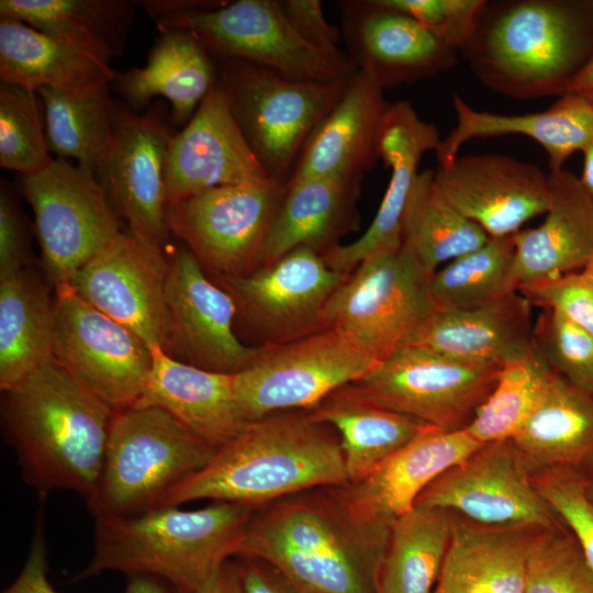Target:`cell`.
<instances>
[{"mask_svg":"<svg viewBox=\"0 0 593 593\" xmlns=\"http://www.w3.org/2000/svg\"><path fill=\"white\" fill-rule=\"evenodd\" d=\"M391 527L351 516L332 488L256 507L237 555L314 593H376Z\"/></svg>","mask_w":593,"mask_h":593,"instance_id":"obj_1","label":"cell"},{"mask_svg":"<svg viewBox=\"0 0 593 593\" xmlns=\"http://www.w3.org/2000/svg\"><path fill=\"white\" fill-rule=\"evenodd\" d=\"M114 414L55 358L2 392L4 438L42 499L55 490L90 495Z\"/></svg>","mask_w":593,"mask_h":593,"instance_id":"obj_2","label":"cell"},{"mask_svg":"<svg viewBox=\"0 0 593 593\" xmlns=\"http://www.w3.org/2000/svg\"><path fill=\"white\" fill-rule=\"evenodd\" d=\"M459 53L499 94L561 97L593 61V0H488Z\"/></svg>","mask_w":593,"mask_h":593,"instance_id":"obj_3","label":"cell"},{"mask_svg":"<svg viewBox=\"0 0 593 593\" xmlns=\"http://www.w3.org/2000/svg\"><path fill=\"white\" fill-rule=\"evenodd\" d=\"M347 483L336 432L310 411H284L249 422L157 507L204 499L259 507L307 490Z\"/></svg>","mask_w":593,"mask_h":593,"instance_id":"obj_4","label":"cell"},{"mask_svg":"<svg viewBox=\"0 0 593 593\" xmlns=\"http://www.w3.org/2000/svg\"><path fill=\"white\" fill-rule=\"evenodd\" d=\"M256 507L214 502L183 511L159 506L122 517L97 518L93 553L74 581L118 571L160 577L194 593L238 547Z\"/></svg>","mask_w":593,"mask_h":593,"instance_id":"obj_5","label":"cell"},{"mask_svg":"<svg viewBox=\"0 0 593 593\" xmlns=\"http://www.w3.org/2000/svg\"><path fill=\"white\" fill-rule=\"evenodd\" d=\"M217 448L161 409L115 412L99 479L85 500L87 508L97 519L157 507L169 491L203 469Z\"/></svg>","mask_w":593,"mask_h":593,"instance_id":"obj_6","label":"cell"},{"mask_svg":"<svg viewBox=\"0 0 593 593\" xmlns=\"http://www.w3.org/2000/svg\"><path fill=\"white\" fill-rule=\"evenodd\" d=\"M212 57L250 149L272 179L287 183L309 137L350 79L295 81L243 59Z\"/></svg>","mask_w":593,"mask_h":593,"instance_id":"obj_7","label":"cell"},{"mask_svg":"<svg viewBox=\"0 0 593 593\" xmlns=\"http://www.w3.org/2000/svg\"><path fill=\"white\" fill-rule=\"evenodd\" d=\"M378 362L349 335L326 327L260 346L254 362L233 374L235 400L247 423L277 412L312 411Z\"/></svg>","mask_w":593,"mask_h":593,"instance_id":"obj_8","label":"cell"},{"mask_svg":"<svg viewBox=\"0 0 593 593\" xmlns=\"http://www.w3.org/2000/svg\"><path fill=\"white\" fill-rule=\"evenodd\" d=\"M430 273L405 245L360 262L331 295L325 327L349 335L377 361L403 347L435 311Z\"/></svg>","mask_w":593,"mask_h":593,"instance_id":"obj_9","label":"cell"},{"mask_svg":"<svg viewBox=\"0 0 593 593\" xmlns=\"http://www.w3.org/2000/svg\"><path fill=\"white\" fill-rule=\"evenodd\" d=\"M32 206L42 266L51 287L71 277L122 231L93 169L57 158L40 172L21 176Z\"/></svg>","mask_w":593,"mask_h":593,"instance_id":"obj_10","label":"cell"},{"mask_svg":"<svg viewBox=\"0 0 593 593\" xmlns=\"http://www.w3.org/2000/svg\"><path fill=\"white\" fill-rule=\"evenodd\" d=\"M500 370L403 346L348 388L362 400L424 426L457 432L470 425Z\"/></svg>","mask_w":593,"mask_h":593,"instance_id":"obj_11","label":"cell"},{"mask_svg":"<svg viewBox=\"0 0 593 593\" xmlns=\"http://www.w3.org/2000/svg\"><path fill=\"white\" fill-rule=\"evenodd\" d=\"M160 32L192 33L211 56L243 59L295 81H348L355 67L329 59L305 43L277 0L227 1L224 5L155 21Z\"/></svg>","mask_w":593,"mask_h":593,"instance_id":"obj_12","label":"cell"},{"mask_svg":"<svg viewBox=\"0 0 593 593\" xmlns=\"http://www.w3.org/2000/svg\"><path fill=\"white\" fill-rule=\"evenodd\" d=\"M287 189L278 180L210 188L166 204V226L216 278L243 275L257 267Z\"/></svg>","mask_w":593,"mask_h":593,"instance_id":"obj_13","label":"cell"},{"mask_svg":"<svg viewBox=\"0 0 593 593\" xmlns=\"http://www.w3.org/2000/svg\"><path fill=\"white\" fill-rule=\"evenodd\" d=\"M54 357L113 411L133 407L153 367V351L69 286L54 288Z\"/></svg>","mask_w":593,"mask_h":593,"instance_id":"obj_14","label":"cell"},{"mask_svg":"<svg viewBox=\"0 0 593 593\" xmlns=\"http://www.w3.org/2000/svg\"><path fill=\"white\" fill-rule=\"evenodd\" d=\"M176 133L164 103L138 114L114 102L112 142L94 171L127 228L163 247L169 236L165 222L167 160Z\"/></svg>","mask_w":593,"mask_h":593,"instance_id":"obj_15","label":"cell"},{"mask_svg":"<svg viewBox=\"0 0 593 593\" xmlns=\"http://www.w3.org/2000/svg\"><path fill=\"white\" fill-rule=\"evenodd\" d=\"M164 247L123 230L67 282L90 305L127 327L150 350L168 351Z\"/></svg>","mask_w":593,"mask_h":593,"instance_id":"obj_16","label":"cell"},{"mask_svg":"<svg viewBox=\"0 0 593 593\" xmlns=\"http://www.w3.org/2000/svg\"><path fill=\"white\" fill-rule=\"evenodd\" d=\"M347 275L332 269L321 253L298 247L269 265L217 281L266 344H281L326 328L325 306Z\"/></svg>","mask_w":593,"mask_h":593,"instance_id":"obj_17","label":"cell"},{"mask_svg":"<svg viewBox=\"0 0 593 593\" xmlns=\"http://www.w3.org/2000/svg\"><path fill=\"white\" fill-rule=\"evenodd\" d=\"M415 505L492 526L552 528L562 522L536 491L512 438L481 445L429 483Z\"/></svg>","mask_w":593,"mask_h":593,"instance_id":"obj_18","label":"cell"},{"mask_svg":"<svg viewBox=\"0 0 593 593\" xmlns=\"http://www.w3.org/2000/svg\"><path fill=\"white\" fill-rule=\"evenodd\" d=\"M167 355L191 366L226 374L249 367L260 347H249L235 335L237 314L230 293L211 281L188 247L169 258L166 286Z\"/></svg>","mask_w":593,"mask_h":593,"instance_id":"obj_19","label":"cell"},{"mask_svg":"<svg viewBox=\"0 0 593 593\" xmlns=\"http://www.w3.org/2000/svg\"><path fill=\"white\" fill-rule=\"evenodd\" d=\"M444 198L492 238L514 235L549 208V176L539 167L503 154L457 157L435 170Z\"/></svg>","mask_w":593,"mask_h":593,"instance_id":"obj_20","label":"cell"},{"mask_svg":"<svg viewBox=\"0 0 593 593\" xmlns=\"http://www.w3.org/2000/svg\"><path fill=\"white\" fill-rule=\"evenodd\" d=\"M271 180L245 139L217 78L191 120L172 137L166 170L167 204L214 187Z\"/></svg>","mask_w":593,"mask_h":593,"instance_id":"obj_21","label":"cell"},{"mask_svg":"<svg viewBox=\"0 0 593 593\" xmlns=\"http://www.w3.org/2000/svg\"><path fill=\"white\" fill-rule=\"evenodd\" d=\"M338 7L349 58L382 89L435 77L457 64L458 51L379 0H346Z\"/></svg>","mask_w":593,"mask_h":593,"instance_id":"obj_22","label":"cell"},{"mask_svg":"<svg viewBox=\"0 0 593 593\" xmlns=\"http://www.w3.org/2000/svg\"><path fill=\"white\" fill-rule=\"evenodd\" d=\"M481 445L467 429L425 426L363 479L331 488L354 518L392 527L429 483Z\"/></svg>","mask_w":593,"mask_h":593,"instance_id":"obj_23","label":"cell"},{"mask_svg":"<svg viewBox=\"0 0 593 593\" xmlns=\"http://www.w3.org/2000/svg\"><path fill=\"white\" fill-rule=\"evenodd\" d=\"M440 141L437 126L422 120L409 101L391 103L378 145L379 158L391 169L387 191L373 221L359 238L337 244L323 254L332 269L349 273L360 262L402 246L403 216L419 161L426 152H435Z\"/></svg>","mask_w":593,"mask_h":593,"instance_id":"obj_24","label":"cell"},{"mask_svg":"<svg viewBox=\"0 0 593 593\" xmlns=\"http://www.w3.org/2000/svg\"><path fill=\"white\" fill-rule=\"evenodd\" d=\"M532 305L516 291L475 309L434 311L404 346L501 369L536 350Z\"/></svg>","mask_w":593,"mask_h":593,"instance_id":"obj_25","label":"cell"},{"mask_svg":"<svg viewBox=\"0 0 593 593\" xmlns=\"http://www.w3.org/2000/svg\"><path fill=\"white\" fill-rule=\"evenodd\" d=\"M391 103L363 71L305 143L287 183L314 178L362 179L379 158V136Z\"/></svg>","mask_w":593,"mask_h":593,"instance_id":"obj_26","label":"cell"},{"mask_svg":"<svg viewBox=\"0 0 593 593\" xmlns=\"http://www.w3.org/2000/svg\"><path fill=\"white\" fill-rule=\"evenodd\" d=\"M544 222L513 237V280L521 288L579 272L593 253V194L568 169L550 171Z\"/></svg>","mask_w":593,"mask_h":593,"instance_id":"obj_27","label":"cell"},{"mask_svg":"<svg viewBox=\"0 0 593 593\" xmlns=\"http://www.w3.org/2000/svg\"><path fill=\"white\" fill-rule=\"evenodd\" d=\"M456 125L435 149L438 167L449 166L460 147L472 138L524 135L540 144L550 171L563 168L577 150L593 142V105L581 92H568L548 109L523 115H504L471 108L459 94L452 97Z\"/></svg>","mask_w":593,"mask_h":593,"instance_id":"obj_28","label":"cell"},{"mask_svg":"<svg viewBox=\"0 0 593 593\" xmlns=\"http://www.w3.org/2000/svg\"><path fill=\"white\" fill-rule=\"evenodd\" d=\"M153 367L133 407H158L200 439L221 447L248 424L234 393L233 374L201 369L154 349Z\"/></svg>","mask_w":593,"mask_h":593,"instance_id":"obj_29","label":"cell"},{"mask_svg":"<svg viewBox=\"0 0 593 593\" xmlns=\"http://www.w3.org/2000/svg\"><path fill=\"white\" fill-rule=\"evenodd\" d=\"M544 529L484 525L454 513L449 548L433 593H523L527 555Z\"/></svg>","mask_w":593,"mask_h":593,"instance_id":"obj_30","label":"cell"},{"mask_svg":"<svg viewBox=\"0 0 593 593\" xmlns=\"http://www.w3.org/2000/svg\"><path fill=\"white\" fill-rule=\"evenodd\" d=\"M217 79L215 63L190 32H160L144 67L115 71L112 86L131 110H142L155 97L171 105L172 125H187Z\"/></svg>","mask_w":593,"mask_h":593,"instance_id":"obj_31","label":"cell"},{"mask_svg":"<svg viewBox=\"0 0 593 593\" xmlns=\"http://www.w3.org/2000/svg\"><path fill=\"white\" fill-rule=\"evenodd\" d=\"M361 179L314 178L287 183V193L260 250L257 267L309 247L322 255L357 221Z\"/></svg>","mask_w":593,"mask_h":593,"instance_id":"obj_32","label":"cell"},{"mask_svg":"<svg viewBox=\"0 0 593 593\" xmlns=\"http://www.w3.org/2000/svg\"><path fill=\"white\" fill-rule=\"evenodd\" d=\"M130 0H1L0 19L23 22L104 67L125 49L136 16Z\"/></svg>","mask_w":593,"mask_h":593,"instance_id":"obj_33","label":"cell"},{"mask_svg":"<svg viewBox=\"0 0 593 593\" xmlns=\"http://www.w3.org/2000/svg\"><path fill=\"white\" fill-rule=\"evenodd\" d=\"M512 440L530 475L557 466L580 468L593 456V390L553 372Z\"/></svg>","mask_w":593,"mask_h":593,"instance_id":"obj_34","label":"cell"},{"mask_svg":"<svg viewBox=\"0 0 593 593\" xmlns=\"http://www.w3.org/2000/svg\"><path fill=\"white\" fill-rule=\"evenodd\" d=\"M49 288L30 267L0 278L1 392L55 358V315Z\"/></svg>","mask_w":593,"mask_h":593,"instance_id":"obj_35","label":"cell"},{"mask_svg":"<svg viewBox=\"0 0 593 593\" xmlns=\"http://www.w3.org/2000/svg\"><path fill=\"white\" fill-rule=\"evenodd\" d=\"M310 412L338 435L348 483L367 477L425 427L362 400L348 384Z\"/></svg>","mask_w":593,"mask_h":593,"instance_id":"obj_36","label":"cell"},{"mask_svg":"<svg viewBox=\"0 0 593 593\" xmlns=\"http://www.w3.org/2000/svg\"><path fill=\"white\" fill-rule=\"evenodd\" d=\"M112 81L103 77L72 87L38 89L51 153L96 171L113 137Z\"/></svg>","mask_w":593,"mask_h":593,"instance_id":"obj_37","label":"cell"},{"mask_svg":"<svg viewBox=\"0 0 593 593\" xmlns=\"http://www.w3.org/2000/svg\"><path fill=\"white\" fill-rule=\"evenodd\" d=\"M454 513L414 505L393 523L376 593H433L452 534Z\"/></svg>","mask_w":593,"mask_h":593,"instance_id":"obj_38","label":"cell"},{"mask_svg":"<svg viewBox=\"0 0 593 593\" xmlns=\"http://www.w3.org/2000/svg\"><path fill=\"white\" fill-rule=\"evenodd\" d=\"M114 75L113 68L55 37L23 22L0 19L1 82L37 92L43 87H72Z\"/></svg>","mask_w":593,"mask_h":593,"instance_id":"obj_39","label":"cell"},{"mask_svg":"<svg viewBox=\"0 0 593 593\" xmlns=\"http://www.w3.org/2000/svg\"><path fill=\"white\" fill-rule=\"evenodd\" d=\"M402 237L430 273L490 238L444 198L432 169L423 170L415 179L403 216Z\"/></svg>","mask_w":593,"mask_h":593,"instance_id":"obj_40","label":"cell"},{"mask_svg":"<svg viewBox=\"0 0 593 593\" xmlns=\"http://www.w3.org/2000/svg\"><path fill=\"white\" fill-rule=\"evenodd\" d=\"M514 257L512 236L490 237L481 247L437 269L428 282L435 311L475 309L516 292Z\"/></svg>","mask_w":593,"mask_h":593,"instance_id":"obj_41","label":"cell"},{"mask_svg":"<svg viewBox=\"0 0 593 593\" xmlns=\"http://www.w3.org/2000/svg\"><path fill=\"white\" fill-rule=\"evenodd\" d=\"M553 371L536 350L501 368L494 389L466 428L481 444L513 438L540 402Z\"/></svg>","mask_w":593,"mask_h":593,"instance_id":"obj_42","label":"cell"},{"mask_svg":"<svg viewBox=\"0 0 593 593\" xmlns=\"http://www.w3.org/2000/svg\"><path fill=\"white\" fill-rule=\"evenodd\" d=\"M35 93L0 83V165L21 176L40 172L54 160L46 142L44 108Z\"/></svg>","mask_w":593,"mask_h":593,"instance_id":"obj_43","label":"cell"},{"mask_svg":"<svg viewBox=\"0 0 593 593\" xmlns=\"http://www.w3.org/2000/svg\"><path fill=\"white\" fill-rule=\"evenodd\" d=\"M523 593H593V571L563 522L544 529L532 545Z\"/></svg>","mask_w":593,"mask_h":593,"instance_id":"obj_44","label":"cell"},{"mask_svg":"<svg viewBox=\"0 0 593 593\" xmlns=\"http://www.w3.org/2000/svg\"><path fill=\"white\" fill-rule=\"evenodd\" d=\"M534 340L555 373L593 390V338L581 326L555 309L542 307Z\"/></svg>","mask_w":593,"mask_h":593,"instance_id":"obj_45","label":"cell"},{"mask_svg":"<svg viewBox=\"0 0 593 593\" xmlns=\"http://www.w3.org/2000/svg\"><path fill=\"white\" fill-rule=\"evenodd\" d=\"M530 477L539 495L578 539L593 571V502L586 494L582 470L557 466Z\"/></svg>","mask_w":593,"mask_h":593,"instance_id":"obj_46","label":"cell"},{"mask_svg":"<svg viewBox=\"0 0 593 593\" xmlns=\"http://www.w3.org/2000/svg\"><path fill=\"white\" fill-rule=\"evenodd\" d=\"M419 22L460 52L473 35L488 0H379Z\"/></svg>","mask_w":593,"mask_h":593,"instance_id":"obj_47","label":"cell"},{"mask_svg":"<svg viewBox=\"0 0 593 593\" xmlns=\"http://www.w3.org/2000/svg\"><path fill=\"white\" fill-rule=\"evenodd\" d=\"M277 4L288 23L305 43L329 59L356 68L347 52L338 47L342 32L327 22L321 1L277 0Z\"/></svg>","mask_w":593,"mask_h":593,"instance_id":"obj_48","label":"cell"},{"mask_svg":"<svg viewBox=\"0 0 593 593\" xmlns=\"http://www.w3.org/2000/svg\"><path fill=\"white\" fill-rule=\"evenodd\" d=\"M518 292L532 304L563 313L593 338V290L580 284L573 273L525 286Z\"/></svg>","mask_w":593,"mask_h":593,"instance_id":"obj_49","label":"cell"},{"mask_svg":"<svg viewBox=\"0 0 593 593\" xmlns=\"http://www.w3.org/2000/svg\"><path fill=\"white\" fill-rule=\"evenodd\" d=\"M32 261L29 225L14 190L0 187V278L27 268Z\"/></svg>","mask_w":593,"mask_h":593,"instance_id":"obj_50","label":"cell"},{"mask_svg":"<svg viewBox=\"0 0 593 593\" xmlns=\"http://www.w3.org/2000/svg\"><path fill=\"white\" fill-rule=\"evenodd\" d=\"M1 593H58L48 580L43 516L37 518L27 558L15 580Z\"/></svg>","mask_w":593,"mask_h":593,"instance_id":"obj_51","label":"cell"},{"mask_svg":"<svg viewBox=\"0 0 593 593\" xmlns=\"http://www.w3.org/2000/svg\"><path fill=\"white\" fill-rule=\"evenodd\" d=\"M240 559L238 567L245 593H314L292 582L265 562Z\"/></svg>","mask_w":593,"mask_h":593,"instance_id":"obj_52","label":"cell"},{"mask_svg":"<svg viewBox=\"0 0 593 593\" xmlns=\"http://www.w3.org/2000/svg\"><path fill=\"white\" fill-rule=\"evenodd\" d=\"M155 20L176 16L192 11L212 10L224 5L227 1L217 0H155L139 1Z\"/></svg>","mask_w":593,"mask_h":593,"instance_id":"obj_53","label":"cell"},{"mask_svg":"<svg viewBox=\"0 0 593 593\" xmlns=\"http://www.w3.org/2000/svg\"><path fill=\"white\" fill-rule=\"evenodd\" d=\"M194 593H245L238 562L226 561Z\"/></svg>","mask_w":593,"mask_h":593,"instance_id":"obj_54","label":"cell"},{"mask_svg":"<svg viewBox=\"0 0 593 593\" xmlns=\"http://www.w3.org/2000/svg\"><path fill=\"white\" fill-rule=\"evenodd\" d=\"M124 593H187L171 582L150 574L127 575Z\"/></svg>","mask_w":593,"mask_h":593,"instance_id":"obj_55","label":"cell"},{"mask_svg":"<svg viewBox=\"0 0 593 593\" xmlns=\"http://www.w3.org/2000/svg\"><path fill=\"white\" fill-rule=\"evenodd\" d=\"M582 152L584 155V161L580 181L584 188L591 194H593V142L590 143Z\"/></svg>","mask_w":593,"mask_h":593,"instance_id":"obj_56","label":"cell"},{"mask_svg":"<svg viewBox=\"0 0 593 593\" xmlns=\"http://www.w3.org/2000/svg\"><path fill=\"white\" fill-rule=\"evenodd\" d=\"M593 88V61L575 79L569 92H582Z\"/></svg>","mask_w":593,"mask_h":593,"instance_id":"obj_57","label":"cell"},{"mask_svg":"<svg viewBox=\"0 0 593 593\" xmlns=\"http://www.w3.org/2000/svg\"><path fill=\"white\" fill-rule=\"evenodd\" d=\"M574 279L589 289L593 290V253L586 265L577 273H573Z\"/></svg>","mask_w":593,"mask_h":593,"instance_id":"obj_58","label":"cell"},{"mask_svg":"<svg viewBox=\"0 0 593 593\" xmlns=\"http://www.w3.org/2000/svg\"><path fill=\"white\" fill-rule=\"evenodd\" d=\"M580 469L585 480L586 494L593 502V456Z\"/></svg>","mask_w":593,"mask_h":593,"instance_id":"obj_59","label":"cell"},{"mask_svg":"<svg viewBox=\"0 0 593 593\" xmlns=\"http://www.w3.org/2000/svg\"><path fill=\"white\" fill-rule=\"evenodd\" d=\"M581 93H583L588 98V100L591 102V104L593 105V88L589 89V90H585V91H582Z\"/></svg>","mask_w":593,"mask_h":593,"instance_id":"obj_60","label":"cell"}]
</instances>
